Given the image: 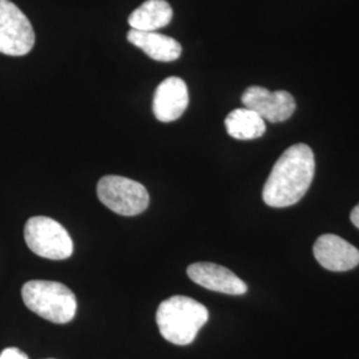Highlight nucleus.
<instances>
[{
  "label": "nucleus",
  "instance_id": "f257e3e1",
  "mask_svg": "<svg viewBox=\"0 0 359 359\" xmlns=\"http://www.w3.org/2000/svg\"><path fill=\"white\" fill-rule=\"evenodd\" d=\"M316 173V158L306 144L287 148L277 160L262 189V198L271 208L297 204L309 191Z\"/></svg>",
  "mask_w": 359,
  "mask_h": 359
},
{
  "label": "nucleus",
  "instance_id": "f03ea898",
  "mask_svg": "<svg viewBox=\"0 0 359 359\" xmlns=\"http://www.w3.org/2000/svg\"><path fill=\"white\" fill-rule=\"evenodd\" d=\"M208 320V309L184 295H175L163 301L156 313L161 335L168 342L179 346L191 345Z\"/></svg>",
  "mask_w": 359,
  "mask_h": 359
},
{
  "label": "nucleus",
  "instance_id": "7ed1b4c3",
  "mask_svg": "<svg viewBox=\"0 0 359 359\" xmlns=\"http://www.w3.org/2000/svg\"><path fill=\"white\" fill-rule=\"evenodd\" d=\"M22 297L27 308L47 321L68 323L76 316V297L63 283L28 281L23 285Z\"/></svg>",
  "mask_w": 359,
  "mask_h": 359
},
{
  "label": "nucleus",
  "instance_id": "20e7f679",
  "mask_svg": "<svg viewBox=\"0 0 359 359\" xmlns=\"http://www.w3.org/2000/svg\"><path fill=\"white\" fill-rule=\"evenodd\" d=\"M25 240L27 246L43 258L65 259L74 253V243L69 233L53 218H29L25 226Z\"/></svg>",
  "mask_w": 359,
  "mask_h": 359
},
{
  "label": "nucleus",
  "instance_id": "39448f33",
  "mask_svg": "<svg viewBox=\"0 0 359 359\" xmlns=\"http://www.w3.org/2000/svg\"><path fill=\"white\" fill-rule=\"evenodd\" d=\"M97 197L102 204L120 216H137L149 205L145 187L123 176H105L97 182Z\"/></svg>",
  "mask_w": 359,
  "mask_h": 359
},
{
  "label": "nucleus",
  "instance_id": "423d86ee",
  "mask_svg": "<svg viewBox=\"0 0 359 359\" xmlns=\"http://www.w3.org/2000/svg\"><path fill=\"white\" fill-rule=\"evenodd\" d=\"M34 44V27L26 15L13 1L0 0V53L25 56Z\"/></svg>",
  "mask_w": 359,
  "mask_h": 359
},
{
  "label": "nucleus",
  "instance_id": "0eeeda50",
  "mask_svg": "<svg viewBox=\"0 0 359 359\" xmlns=\"http://www.w3.org/2000/svg\"><path fill=\"white\" fill-rule=\"evenodd\" d=\"M245 108L252 109L257 115L270 123H283L290 118L295 111L294 97L286 90H266L252 86L241 96Z\"/></svg>",
  "mask_w": 359,
  "mask_h": 359
},
{
  "label": "nucleus",
  "instance_id": "6e6552de",
  "mask_svg": "<svg viewBox=\"0 0 359 359\" xmlns=\"http://www.w3.org/2000/svg\"><path fill=\"white\" fill-rule=\"evenodd\" d=\"M313 252L322 268L330 271H347L359 265L358 249L335 234H322Z\"/></svg>",
  "mask_w": 359,
  "mask_h": 359
},
{
  "label": "nucleus",
  "instance_id": "1a4fd4ad",
  "mask_svg": "<svg viewBox=\"0 0 359 359\" xmlns=\"http://www.w3.org/2000/svg\"><path fill=\"white\" fill-rule=\"evenodd\" d=\"M187 273L193 283L212 292L229 295H243L248 292V286L241 278H238L231 270L217 264H192Z\"/></svg>",
  "mask_w": 359,
  "mask_h": 359
},
{
  "label": "nucleus",
  "instance_id": "9d476101",
  "mask_svg": "<svg viewBox=\"0 0 359 359\" xmlns=\"http://www.w3.org/2000/svg\"><path fill=\"white\" fill-rule=\"evenodd\" d=\"M189 104L187 83L170 76L160 83L154 96V114L158 121L170 123L180 118Z\"/></svg>",
  "mask_w": 359,
  "mask_h": 359
},
{
  "label": "nucleus",
  "instance_id": "9b49d317",
  "mask_svg": "<svg viewBox=\"0 0 359 359\" xmlns=\"http://www.w3.org/2000/svg\"><path fill=\"white\" fill-rule=\"evenodd\" d=\"M129 43L136 46L156 62H175L181 55V44L177 40L156 31H136L130 29L127 34Z\"/></svg>",
  "mask_w": 359,
  "mask_h": 359
},
{
  "label": "nucleus",
  "instance_id": "f8f14e48",
  "mask_svg": "<svg viewBox=\"0 0 359 359\" xmlns=\"http://www.w3.org/2000/svg\"><path fill=\"white\" fill-rule=\"evenodd\" d=\"M173 10L165 0H147L129 15L128 23L136 31H156L168 26Z\"/></svg>",
  "mask_w": 359,
  "mask_h": 359
},
{
  "label": "nucleus",
  "instance_id": "ddd939ff",
  "mask_svg": "<svg viewBox=\"0 0 359 359\" xmlns=\"http://www.w3.org/2000/svg\"><path fill=\"white\" fill-rule=\"evenodd\" d=\"M228 135L236 140H255L266 132L265 120L252 109L238 108L225 118Z\"/></svg>",
  "mask_w": 359,
  "mask_h": 359
},
{
  "label": "nucleus",
  "instance_id": "4468645a",
  "mask_svg": "<svg viewBox=\"0 0 359 359\" xmlns=\"http://www.w3.org/2000/svg\"><path fill=\"white\" fill-rule=\"evenodd\" d=\"M0 359H29L26 353L16 347H7L0 353Z\"/></svg>",
  "mask_w": 359,
  "mask_h": 359
},
{
  "label": "nucleus",
  "instance_id": "2eb2a0df",
  "mask_svg": "<svg viewBox=\"0 0 359 359\" xmlns=\"http://www.w3.org/2000/svg\"><path fill=\"white\" fill-rule=\"evenodd\" d=\"M350 219L351 222L357 226L359 229V204L355 206L353 210H351V215H350Z\"/></svg>",
  "mask_w": 359,
  "mask_h": 359
}]
</instances>
